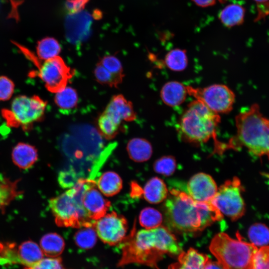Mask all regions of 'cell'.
<instances>
[{
	"label": "cell",
	"mask_w": 269,
	"mask_h": 269,
	"mask_svg": "<svg viewBox=\"0 0 269 269\" xmlns=\"http://www.w3.org/2000/svg\"><path fill=\"white\" fill-rule=\"evenodd\" d=\"M97 236L93 226L84 227L76 233L74 240L79 247L87 249L94 246Z\"/></svg>",
	"instance_id": "f546056e"
},
{
	"label": "cell",
	"mask_w": 269,
	"mask_h": 269,
	"mask_svg": "<svg viewBox=\"0 0 269 269\" xmlns=\"http://www.w3.org/2000/svg\"><path fill=\"white\" fill-rule=\"evenodd\" d=\"M162 214L157 210L152 207L143 208L139 215L140 225L146 229L157 228L162 222Z\"/></svg>",
	"instance_id": "f1b7e54d"
},
{
	"label": "cell",
	"mask_w": 269,
	"mask_h": 269,
	"mask_svg": "<svg viewBox=\"0 0 269 269\" xmlns=\"http://www.w3.org/2000/svg\"><path fill=\"white\" fill-rule=\"evenodd\" d=\"M168 269H196L189 264L181 261L171 264Z\"/></svg>",
	"instance_id": "f35d334b"
},
{
	"label": "cell",
	"mask_w": 269,
	"mask_h": 269,
	"mask_svg": "<svg viewBox=\"0 0 269 269\" xmlns=\"http://www.w3.org/2000/svg\"><path fill=\"white\" fill-rule=\"evenodd\" d=\"M96 186V182L87 189L82 200L89 217L94 222L105 215L111 206L110 202Z\"/></svg>",
	"instance_id": "4fadbf2b"
},
{
	"label": "cell",
	"mask_w": 269,
	"mask_h": 269,
	"mask_svg": "<svg viewBox=\"0 0 269 269\" xmlns=\"http://www.w3.org/2000/svg\"><path fill=\"white\" fill-rule=\"evenodd\" d=\"M176 162L171 155H166L157 159L153 164V169L156 173L164 176H170L175 171Z\"/></svg>",
	"instance_id": "1f68e13d"
},
{
	"label": "cell",
	"mask_w": 269,
	"mask_h": 269,
	"mask_svg": "<svg viewBox=\"0 0 269 269\" xmlns=\"http://www.w3.org/2000/svg\"><path fill=\"white\" fill-rule=\"evenodd\" d=\"M164 64L167 68L172 71H183L188 64L186 51L179 48L171 50L165 55Z\"/></svg>",
	"instance_id": "484cf974"
},
{
	"label": "cell",
	"mask_w": 269,
	"mask_h": 269,
	"mask_svg": "<svg viewBox=\"0 0 269 269\" xmlns=\"http://www.w3.org/2000/svg\"><path fill=\"white\" fill-rule=\"evenodd\" d=\"M141 194L148 202L157 204L166 199L168 191L164 181L159 177H154L144 185Z\"/></svg>",
	"instance_id": "ac0fdd59"
},
{
	"label": "cell",
	"mask_w": 269,
	"mask_h": 269,
	"mask_svg": "<svg viewBox=\"0 0 269 269\" xmlns=\"http://www.w3.org/2000/svg\"><path fill=\"white\" fill-rule=\"evenodd\" d=\"M95 182L96 181L89 178H80L73 187L49 200V207L58 226L75 228L93 226L95 221L89 217L82 200L87 189Z\"/></svg>",
	"instance_id": "5b68a950"
},
{
	"label": "cell",
	"mask_w": 269,
	"mask_h": 269,
	"mask_svg": "<svg viewBox=\"0 0 269 269\" xmlns=\"http://www.w3.org/2000/svg\"><path fill=\"white\" fill-rule=\"evenodd\" d=\"M40 245L45 255L48 257H58L64 250L65 242L59 234L49 233L41 238Z\"/></svg>",
	"instance_id": "7402d4cb"
},
{
	"label": "cell",
	"mask_w": 269,
	"mask_h": 269,
	"mask_svg": "<svg viewBox=\"0 0 269 269\" xmlns=\"http://www.w3.org/2000/svg\"><path fill=\"white\" fill-rule=\"evenodd\" d=\"M78 95L76 90L66 86L55 93L54 101L57 106L63 112L71 111L77 106Z\"/></svg>",
	"instance_id": "cb8c5ba5"
},
{
	"label": "cell",
	"mask_w": 269,
	"mask_h": 269,
	"mask_svg": "<svg viewBox=\"0 0 269 269\" xmlns=\"http://www.w3.org/2000/svg\"><path fill=\"white\" fill-rule=\"evenodd\" d=\"M37 56L42 60H46L59 56L61 47L55 38L46 37L39 40L36 45Z\"/></svg>",
	"instance_id": "d4e9b609"
},
{
	"label": "cell",
	"mask_w": 269,
	"mask_h": 269,
	"mask_svg": "<svg viewBox=\"0 0 269 269\" xmlns=\"http://www.w3.org/2000/svg\"><path fill=\"white\" fill-rule=\"evenodd\" d=\"M248 237L251 243L258 247L269 244V228L262 223H255L248 230Z\"/></svg>",
	"instance_id": "83f0119b"
},
{
	"label": "cell",
	"mask_w": 269,
	"mask_h": 269,
	"mask_svg": "<svg viewBox=\"0 0 269 269\" xmlns=\"http://www.w3.org/2000/svg\"><path fill=\"white\" fill-rule=\"evenodd\" d=\"M99 62L122 83L124 75L123 68L120 60L114 55H106Z\"/></svg>",
	"instance_id": "4dcf8cb0"
},
{
	"label": "cell",
	"mask_w": 269,
	"mask_h": 269,
	"mask_svg": "<svg viewBox=\"0 0 269 269\" xmlns=\"http://www.w3.org/2000/svg\"><path fill=\"white\" fill-rule=\"evenodd\" d=\"M94 74L97 81L104 85L117 88L121 83L99 62L96 65Z\"/></svg>",
	"instance_id": "d6a6232c"
},
{
	"label": "cell",
	"mask_w": 269,
	"mask_h": 269,
	"mask_svg": "<svg viewBox=\"0 0 269 269\" xmlns=\"http://www.w3.org/2000/svg\"><path fill=\"white\" fill-rule=\"evenodd\" d=\"M3 246V245L1 243H0V249Z\"/></svg>",
	"instance_id": "f6af8a7d"
},
{
	"label": "cell",
	"mask_w": 269,
	"mask_h": 269,
	"mask_svg": "<svg viewBox=\"0 0 269 269\" xmlns=\"http://www.w3.org/2000/svg\"><path fill=\"white\" fill-rule=\"evenodd\" d=\"M127 149L130 157L137 162L148 160L152 153L150 143L147 140L140 137L134 138L129 140Z\"/></svg>",
	"instance_id": "d6986e66"
},
{
	"label": "cell",
	"mask_w": 269,
	"mask_h": 269,
	"mask_svg": "<svg viewBox=\"0 0 269 269\" xmlns=\"http://www.w3.org/2000/svg\"><path fill=\"white\" fill-rule=\"evenodd\" d=\"M93 227L99 238L111 246L124 241L128 229L126 219L115 212L107 213L96 220Z\"/></svg>",
	"instance_id": "8fae6325"
},
{
	"label": "cell",
	"mask_w": 269,
	"mask_h": 269,
	"mask_svg": "<svg viewBox=\"0 0 269 269\" xmlns=\"http://www.w3.org/2000/svg\"><path fill=\"white\" fill-rule=\"evenodd\" d=\"M43 257V253L39 246L32 241H26L16 248L15 259L27 267H32Z\"/></svg>",
	"instance_id": "e0dca14e"
},
{
	"label": "cell",
	"mask_w": 269,
	"mask_h": 269,
	"mask_svg": "<svg viewBox=\"0 0 269 269\" xmlns=\"http://www.w3.org/2000/svg\"><path fill=\"white\" fill-rule=\"evenodd\" d=\"M192 1L197 5L205 7L214 5L216 0H192Z\"/></svg>",
	"instance_id": "60d3db41"
},
{
	"label": "cell",
	"mask_w": 269,
	"mask_h": 269,
	"mask_svg": "<svg viewBox=\"0 0 269 269\" xmlns=\"http://www.w3.org/2000/svg\"><path fill=\"white\" fill-rule=\"evenodd\" d=\"M122 184V180L119 174L112 171L102 173L96 182L98 189L106 196H112L118 193Z\"/></svg>",
	"instance_id": "ffe728a7"
},
{
	"label": "cell",
	"mask_w": 269,
	"mask_h": 269,
	"mask_svg": "<svg viewBox=\"0 0 269 269\" xmlns=\"http://www.w3.org/2000/svg\"><path fill=\"white\" fill-rule=\"evenodd\" d=\"M251 269H269V246L258 249L254 256Z\"/></svg>",
	"instance_id": "836d02e7"
},
{
	"label": "cell",
	"mask_w": 269,
	"mask_h": 269,
	"mask_svg": "<svg viewBox=\"0 0 269 269\" xmlns=\"http://www.w3.org/2000/svg\"><path fill=\"white\" fill-rule=\"evenodd\" d=\"M177 239L167 228L159 226L133 232L125 242L118 267L138 264L159 269L157 263L165 254L182 252Z\"/></svg>",
	"instance_id": "6da1fadb"
},
{
	"label": "cell",
	"mask_w": 269,
	"mask_h": 269,
	"mask_svg": "<svg viewBox=\"0 0 269 269\" xmlns=\"http://www.w3.org/2000/svg\"><path fill=\"white\" fill-rule=\"evenodd\" d=\"M88 0H69L67 2V7L72 13L79 12L88 2Z\"/></svg>",
	"instance_id": "74e56055"
},
{
	"label": "cell",
	"mask_w": 269,
	"mask_h": 269,
	"mask_svg": "<svg viewBox=\"0 0 269 269\" xmlns=\"http://www.w3.org/2000/svg\"><path fill=\"white\" fill-rule=\"evenodd\" d=\"M32 268L33 269H64L62 259L59 257L42 258Z\"/></svg>",
	"instance_id": "d590c367"
},
{
	"label": "cell",
	"mask_w": 269,
	"mask_h": 269,
	"mask_svg": "<svg viewBox=\"0 0 269 269\" xmlns=\"http://www.w3.org/2000/svg\"><path fill=\"white\" fill-rule=\"evenodd\" d=\"M257 4L259 9L265 6H268L267 4L269 3V0H253Z\"/></svg>",
	"instance_id": "b9f144b4"
},
{
	"label": "cell",
	"mask_w": 269,
	"mask_h": 269,
	"mask_svg": "<svg viewBox=\"0 0 269 269\" xmlns=\"http://www.w3.org/2000/svg\"><path fill=\"white\" fill-rule=\"evenodd\" d=\"M187 194L195 201L210 202L215 196L218 187L209 174L200 172L192 176L187 184Z\"/></svg>",
	"instance_id": "7c38bea8"
},
{
	"label": "cell",
	"mask_w": 269,
	"mask_h": 269,
	"mask_svg": "<svg viewBox=\"0 0 269 269\" xmlns=\"http://www.w3.org/2000/svg\"><path fill=\"white\" fill-rule=\"evenodd\" d=\"M12 42L37 67V71L31 72L29 76H38L48 91L55 93L67 86L75 72L61 57L58 56L48 60H42L26 47L15 42Z\"/></svg>",
	"instance_id": "52a82bcc"
},
{
	"label": "cell",
	"mask_w": 269,
	"mask_h": 269,
	"mask_svg": "<svg viewBox=\"0 0 269 269\" xmlns=\"http://www.w3.org/2000/svg\"><path fill=\"white\" fill-rule=\"evenodd\" d=\"M80 179L76 171L72 169L60 171L58 176V183L63 188H71Z\"/></svg>",
	"instance_id": "e575fe53"
},
{
	"label": "cell",
	"mask_w": 269,
	"mask_h": 269,
	"mask_svg": "<svg viewBox=\"0 0 269 269\" xmlns=\"http://www.w3.org/2000/svg\"><path fill=\"white\" fill-rule=\"evenodd\" d=\"M209 250L223 269H251L258 248L242 240L239 235L235 239L219 233L211 240Z\"/></svg>",
	"instance_id": "8992f818"
},
{
	"label": "cell",
	"mask_w": 269,
	"mask_h": 269,
	"mask_svg": "<svg viewBox=\"0 0 269 269\" xmlns=\"http://www.w3.org/2000/svg\"><path fill=\"white\" fill-rule=\"evenodd\" d=\"M187 89L188 95L203 103L216 114H228L233 108L235 93L225 85L216 84L204 88L187 86Z\"/></svg>",
	"instance_id": "30bf717a"
},
{
	"label": "cell",
	"mask_w": 269,
	"mask_h": 269,
	"mask_svg": "<svg viewBox=\"0 0 269 269\" xmlns=\"http://www.w3.org/2000/svg\"><path fill=\"white\" fill-rule=\"evenodd\" d=\"M97 127L100 134L105 138L112 139L119 133L120 125L103 112L97 119Z\"/></svg>",
	"instance_id": "4316f807"
},
{
	"label": "cell",
	"mask_w": 269,
	"mask_h": 269,
	"mask_svg": "<svg viewBox=\"0 0 269 269\" xmlns=\"http://www.w3.org/2000/svg\"><path fill=\"white\" fill-rule=\"evenodd\" d=\"M14 89L13 82L8 77L0 76V101H6L12 96Z\"/></svg>",
	"instance_id": "8d00e7d4"
},
{
	"label": "cell",
	"mask_w": 269,
	"mask_h": 269,
	"mask_svg": "<svg viewBox=\"0 0 269 269\" xmlns=\"http://www.w3.org/2000/svg\"><path fill=\"white\" fill-rule=\"evenodd\" d=\"M244 187L237 177L226 180L220 187L211 202L232 221L241 218L246 212V205L242 196Z\"/></svg>",
	"instance_id": "9c48e42d"
},
{
	"label": "cell",
	"mask_w": 269,
	"mask_h": 269,
	"mask_svg": "<svg viewBox=\"0 0 269 269\" xmlns=\"http://www.w3.org/2000/svg\"><path fill=\"white\" fill-rule=\"evenodd\" d=\"M221 3H224L226 2L228 0H218Z\"/></svg>",
	"instance_id": "7bdbcfd3"
},
{
	"label": "cell",
	"mask_w": 269,
	"mask_h": 269,
	"mask_svg": "<svg viewBox=\"0 0 269 269\" xmlns=\"http://www.w3.org/2000/svg\"><path fill=\"white\" fill-rule=\"evenodd\" d=\"M19 181V179L12 181L6 177H0V211H4L13 200L22 194V191L18 187Z\"/></svg>",
	"instance_id": "44dd1931"
},
{
	"label": "cell",
	"mask_w": 269,
	"mask_h": 269,
	"mask_svg": "<svg viewBox=\"0 0 269 269\" xmlns=\"http://www.w3.org/2000/svg\"><path fill=\"white\" fill-rule=\"evenodd\" d=\"M187 95V86L176 81H171L165 83L160 92L162 102L171 107H177L182 104Z\"/></svg>",
	"instance_id": "9a60e30c"
},
{
	"label": "cell",
	"mask_w": 269,
	"mask_h": 269,
	"mask_svg": "<svg viewBox=\"0 0 269 269\" xmlns=\"http://www.w3.org/2000/svg\"><path fill=\"white\" fill-rule=\"evenodd\" d=\"M104 112L120 126L123 121L132 122L136 118L132 103L121 94L113 96Z\"/></svg>",
	"instance_id": "5bb4252c"
},
{
	"label": "cell",
	"mask_w": 269,
	"mask_h": 269,
	"mask_svg": "<svg viewBox=\"0 0 269 269\" xmlns=\"http://www.w3.org/2000/svg\"><path fill=\"white\" fill-rule=\"evenodd\" d=\"M235 126L236 133L225 143L226 150L243 147L254 155L269 159V119L261 113L260 106L254 103L243 109L235 117Z\"/></svg>",
	"instance_id": "3957f363"
},
{
	"label": "cell",
	"mask_w": 269,
	"mask_h": 269,
	"mask_svg": "<svg viewBox=\"0 0 269 269\" xmlns=\"http://www.w3.org/2000/svg\"><path fill=\"white\" fill-rule=\"evenodd\" d=\"M245 9L236 3L228 4L220 12L219 18L226 27H231L242 24L244 20Z\"/></svg>",
	"instance_id": "603a6c76"
},
{
	"label": "cell",
	"mask_w": 269,
	"mask_h": 269,
	"mask_svg": "<svg viewBox=\"0 0 269 269\" xmlns=\"http://www.w3.org/2000/svg\"><path fill=\"white\" fill-rule=\"evenodd\" d=\"M46 106L47 102L38 96L20 95L13 100L10 110L3 109L1 113L8 126L28 131L43 119Z\"/></svg>",
	"instance_id": "ba28073f"
},
{
	"label": "cell",
	"mask_w": 269,
	"mask_h": 269,
	"mask_svg": "<svg viewBox=\"0 0 269 269\" xmlns=\"http://www.w3.org/2000/svg\"><path fill=\"white\" fill-rule=\"evenodd\" d=\"M204 269H223V268L217 261H213L209 259L205 265Z\"/></svg>",
	"instance_id": "ab89813d"
},
{
	"label": "cell",
	"mask_w": 269,
	"mask_h": 269,
	"mask_svg": "<svg viewBox=\"0 0 269 269\" xmlns=\"http://www.w3.org/2000/svg\"><path fill=\"white\" fill-rule=\"evenodd\" d=\"M165 200V222L170 230L178 233L202 231L223 218L211 202L195 201L186 192L176 189L171 190Z\"/></svg>",
	"instance_id": "7a4b0ae2"
},
{
	"label": "cell",
	"mask_w": 269,
	"mask_h": 269,
	"mask_svg": "<svg viewBox=\"0 0 269 269\" xmlns=\"http://www.w3.org/2000/svg\"><path fill=\"white\" fill-rule=\"evenodd\" d=\"M221 121L220 115L195 99L181 115L177 132L184 141L194 144L205 143L212 138L216 151H224V144L217 138L216 131Z\"/></svg>",
	"instance_id": "277c9868"
},
{
	"label": "cell",
	"mask_w": 269,
	"mask_h": 269,
	"mask_svg": "<svg viewBox=\"0 0 269 269\" xmlns=\"http://www.w3.org/2000/svg\"><path fill=\"white\" fill-rule=\"evenodd\" d=\"M23 269H33L31 267H26Z\"/></svg>",
	"instance_id": "ee69618b"
},
{
	"label": "cell",
	"mask_w": 269,
	"mask_h": 269,
	"mask_svg": "<svg viewBox=\"0 0 269 269\" xmlns=\"http://www.w3.org/2000/svg\"><path fill=\"white\" fill-rule=\"evenodd\" d=\"M11 157L13 162L16 166L22 169H28L38 159L37 150L32 145L19 142L13 147Z\"/></svg>",
	"instance_id": "2e32d148"
}]
</instances>
